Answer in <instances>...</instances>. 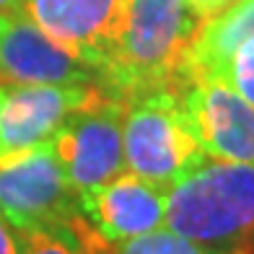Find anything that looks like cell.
<instances>
[{
    "label": "cell",
    "instance_id": "obj_1",
    "mask_svg": "<svg viewBox=\"0 0 254 254\" xmlns=\"http://www.w3.org/2000/svg\"><path fill=\"white\" fill-rule=\"evenodd\" d=\"M166 228L213 254H254V164L205 158L166 192Z\"/></svg>",
    "mask_w": 254,
    "mask_h": 254
},
{
    "label": "cell",
    "instance_id": "obj_2",
    "mask_svg": "<svg viewBox=\"0 0 254 254\" xmlns=\"http://www.w3.org/2000/svg\"><path fill=\"white\" fill-rule=\"evenodd\" d=\"M200 24L202 18L192 13L187 0H125L104 88L125 101L174 88L182 57Z\"/></svg>",
    "mask_w": 254,
    "mask_h": 254
},
{
    "label": "cell",
    "instance_id": "obj_3",
    "mask_svg": "<svg viewBox=\"0 0 254 254\" xmlns=\"http://www.w3.org/2000/svg\"><path fill=\"white\" fill-rule=\"evenodd\" d=\"M0 215L16 231H57L78 241L80 252L96 231L83 215L55 148L42 145L0 166Z\"/></svg>",
    "mask_w": 254,
    "mask_h": 254
},
{
    "label": "cell",
    "instance_id": "obj_4",
    "mask_svg": "<svg viewBox=\"0 0 254 254\" xmlns=\"http://www.w3.org/2000/svg\"><path fill=\"white\" fill-rule=\"evenodd\" d=\"M122 143L127 171L164 190H171L207 158L174 88L125 101Z\"/></svg>",
    "mask_w": 254,
    "mask_h": 254
},
{
    "label": "cell",
    "instance_id": "obj_5",
    "mask_svg": "<svg viewBox=\"0 0 254 254\" xmlns=\"http://www.w3.org/2000/svg\"><path fill=\"white\" fill-rule=\"evenodd\" d=\"M122 122L125 99L104 88L94 101L78 109L63 125V130L52 140L55 156L78 197L127 171Z\"/></svg>",
    "mask_w": 254,
    "mask_h": 254
},
{
    "label": "cell",
    "instance_id": "obj_6",
    "mask_svg": "<svg viewBox=\"0 0 254 254\" xmlns=\"http://www.w3.org/2000/svg\"><path fill=\"white\" fill-rule=\"evenodd\" d=\"M104 86H24L0 80V166L50 145Z\"/></svg>",
    "mask_w": 254,
    "mask_h": 254
},
{
    "label": "cell",
    "instance_id": "obj_7",
    "mask_svg": "<svg viewBox=\"0 0 254 254\" xmlns=\"http://www.w3.org/2000/svg\"><path fill=\"white\" fill-rule=\"evenodd\" d=\"M174 91L207 158L254 164V107L223 75L182 80Z\"/></svg>",
    "mask_w": 254,
    "mask_h": 254
},
{
    "label": "cell",
    "instance_id": "obj_8",
    "mask_svg": "<svg viewBox=\"0 0 254 254\" xmlns=\"http://www.w3.org/2000/svg\"><path fill=\"white\" fill-rule=\"evenodd\" d=\"M125 0H24V16L78 60L104 70L120 37Z\"/></svg>",
    "mask_w": 254,
    "mask_h": 254
},
{
    "label": "cell",
    "instance_id": "obj_9",
    "mask_svg": "<svg viewBox=\"0 0 254 254\" xmlns=\"http://www.w3.org/2000/svg\"><path fill=\"white\" fill-rule=\"evenodd\" d=\"M0 80L24 86H104L96 67L52 42L24 13L0 16Z\"/></svg>",
    "mask_w": 254,
    "mask_h": 254
},
{
    "label": "cell",
    "instance_id": "obj_10",
    "mask_svg": "<svg viewBox=\"0 0 254 254\" xmlns=\"http://www.w3.org/2000/svg\"><path fill=\"white\" fill-rule=\"evenodd\" d=\"M166 192L125 171L80 197L83 215L104 241H125L166 226Z\"/></svg>",
    "mask_w": 254,
    "mask_h": 254
},
{
    "label": "cell",
    "instance_id": "obj_11",
    "mask_svg": "<svg viewBox=\"0 0 254 254\" xmlns=\"http://www.w3.org/2000/svg\"><path fill=\"white\" fill-rule=\"evenodd\" d=\"M252 37H254V0H234L221 13H215L200 24L192 44L182 57L177 83L202 75H223L231 55Z\"/></svg>",
    "mask_w": 254,
    "mask_h": 254
},
{
    "label": "cell",
    "instance_id": "obj_12",
    "mask_svg": "<svg viewBox=\"0 0 254 254\" xmlns=\"http://www.w3.org/2000/svg\"><path fill=\"white\" fill-rule=\"evenodd\" d=\"M91 254H213V252L164 226L151 231V234L125 241H104L99 236Z\"/></svg>",
    "mask_w": 254,
    "mask_h": 254
},
{
    "label": "cell",
    "instance_id": "obj_13",
    "mask_svg": "<svg viewBox=\"0 0 254 254\" xmlns=\"http://www.w3.org/2000/svg\"><path fill=\"white\" fill-rule=\"evenodd\" d=\"M223 78L236 94L254 107V37L247 39L241 47L231 55Z\"/></svg>",
    "mask_w": 254,
    "mask_h": 254
},
{
    "label": "cell",
    "instance_id": "obj_14",
    "mask_svg": "<svg viewBox=\"0 0 254 254\" xmlns=\"http://www.w3.org/2000/svg\"><path fill=\"white\" fill-rule=\"evenodd\" d=\"M24 254H83L78 241L57 231H24Z\"/></svg>",
    "mask_w": 254,
    "mask_h": 254
},
{
    "label": "cell",
    "instance_id": "obj_15",
    "mask_svg": "<svg viewBox=\"0 0 254 254\" xmlns=\"http://www.w3.org/2000/svg\"><path fill=\"white\" fill-rule=\"evenodd\" d=\"M0 254H24V234L0 215Z\"/></svg>",
    "mask_w": 254,
    "mask_h": 254
},
{
    "label": "cell",
    "instance_id": "obj_16",
    "mask_svg": "<svg viewBox=\"0 0 254 254\" xmlns=\"http://www.w3.org/2000/svg\"><path fill=\"white\" fill-rule=\"evenodd\" d=\"M231 3H234V0H187V5L192 8V13L197 18H202V21H207L215 13H221V10L228 8Z\"/></svg>",
    "mask_w": 254,
    "mask_h": 254
},
{
    "label": "cell",
    "instance_id": "obj_17",
    "mask_svg": "<svg viewBox=\"0 0 254 254\" xmlns=\"http://www.w3.org/2000/svg\"><path fill=\"white\" fill-rule=\"evenodd\" d=\"M24 0H0V16H21Z\"/></svg>",
    "mask_w": 254,
    "mask_h": 254
}]
</instances>
